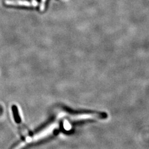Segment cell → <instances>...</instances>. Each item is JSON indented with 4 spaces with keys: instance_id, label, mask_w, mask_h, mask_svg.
I'll list each match as a JSON object with an SVG mask.
<instances>
[{
    "instance_id": "4",
    "label": "cell",
    "mask_w": 149,
    "mask_h": 149,
    "mask_svg": "<svg viewBox=\"0 0 149 149\" xmlns=\"http://www.w3.org/2000/svg\"><path fill=\"white\" fill-rule=\"evenodd\" d=\"M45 2L46 0H41V3H40V10L41 11H43L45 8Z\"/></svg>"
},
{
    "instance_id": "3",
    "label": "cell",
    "mask_w": 149,
    "mask_h": 149,
    "mask_svg": "<svg viewBox=\"0 0 149 149\" xmlns=\"http://www.w3.org/2000/svg\"><path fill=\"white\" fill-rule=\"evenodd\" d=\"M13 115H14V118H15V120L16 121V123L19 125V127L20 128L22 135L26 138L29 137V132H28V130H27L26 127L22 123V120L19 114L18 110L16 106H13Z\"/></svg>"
},
{
    "instance_id": "2",
    "label": "cell",
    "mask_w": 149,
    "mask_h": 149,
    "mask_svg": "<svg viewBox=\"0 0 149 149\" xmlns=\"http://www.w3.org/2000/svg\"><path fill=\"white\" fill-rule=\"evenodd\" d=\"M7 6H26L36 7L37 6V2L33 0L30 2L27 0H5L4 1Z\"/></svg>"
},
{
    "instance_id": "1",
    "label": "cell",
    "mask_w": 149,
    "mask_h": 149,
    "mask_svg": "<svg viewBox=\"0 0 149 149\" xmlns=\"http://www.w3.org/2000/svg\"><path fill=\"white\" fill-rule=\"evenodd\" d=\"M59 127V124L57 122H54L47 125L45 128L43 129L41 131L39 132L37 134H35L32 137H27L25 139L24 141H22L19 143L17 145L15 146L12 149H22L27 146L31 145L34 143H36L39 141H42L44 139L48 137L51 136L55 130L58 129Z\"/></svg>"
}]
</instances>
